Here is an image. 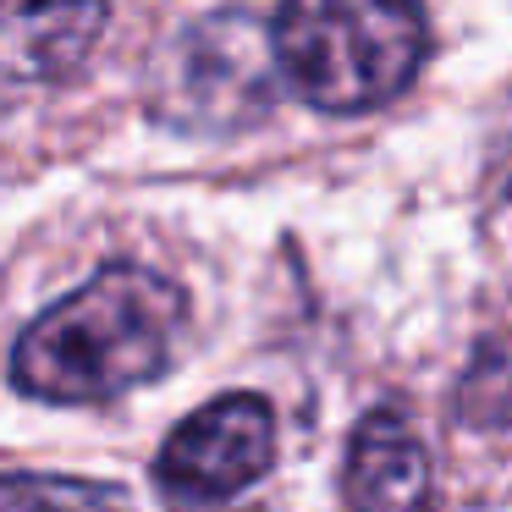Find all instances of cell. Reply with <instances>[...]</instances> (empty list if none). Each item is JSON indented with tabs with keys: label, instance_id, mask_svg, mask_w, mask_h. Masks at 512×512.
Wrapping results in <instances>:
<instances>
[{
	"label": "cell",
	"instance_id": "obj_5",
	"mask_svg": "<svg viewBox=\"0 0 512 512\" xmlns=\"http://www.w3.org/2000/svg\"><path fill=\"white\" fill-rule=\"evenodd\" d=\"M111 0H0V83H56L100 45Z\"/></svg>",
	"mask_w": 512,
	"mask_h": 512
},
{
	"label": "cell",
	"instance_id": "obj_7",
	"mask_svg": "<svg viewBox=\"0 0 512 512\" xmlns=\"http://www.w3.org/2000/svg\"><path fill=\"white\" fill-rule=\"evenodd\" d=\"M0 512H122V501L78 479H0Z\"/></svg>",
	"mask_w": 512,
	"mask_h": 512
},
{
	"label": "cell",
	"instance_id": "obj_6",
	"mask_svg": "<svg viewBox=\"0 0 512 512\" xmlns=\"http://www.w3.org/2000/svg\"><path fill=\"white\" fill-rule=\"evenodd\" d=\"M424 479H430V463H424V441L402 413L380 408L369 413L353 430V446H347V501L358 512H402L424 496Z\"/></svg>",
	"mask_w": 512,
	"mask_h": 512
},
{
	"label": "cell",
	"instance_id": "obj_1",
	"mask_svg": "<svg viewBox=\"0 0 512 512\" xmlns=\"http://www.w3.org/2000/svg\"><path fill=\"white\" fill-rule=\"evenodd\" d=\"M177 281L144 265H105L50 303L12 353V380L45 402H105L166 375L182 336Z\"/></svg>",
	"mask_w": 512,
	"mask_h": 512
},
{
	"label": "cell",
	"instance_id": "obj_3",
	"mask_svg": "<svg viewBox=\"0 0 512 512\" xmlns=\"http://www.w3.org/2000/svg\"><path fill=\"white\" fill-rule=\"evenodd\" d=\"M276 457V419L259 397L232 391L210 408L188 413L160 446V485L182 501H232L254 485Z\"/></svg>",
	"mask_w": 512,
	"mask_h": 512
},
{
	"label": "cell",
	"instance_id": "obj_4",
	"mask_svg": "<svg viewBox=\"0 0 512 512\" xmlns=\"http://www.w3.org/2000/svg\"><path fill=\"white\" fill-rule=\"evenodd\" d=\"M171 89H177V116H193V122H254L270 105V50L259 39L254 23L243 17H210L193 34L177 39L171 50Z\"/></svg>",
	"mask_w": 512,
	"mask_h": 512
},
{
	"label": "cell",
	"instance_id": "obj_2",
	"mask_svg": "<svg viewBox=\"0 0 512 512\" xmlns=\"http://www.w3.org/2000/svg\"><path fill=\"white\" fill-rule=\"evenodd\" d=\"M270 50L309 105L353 116L413 83L430 23L419 0H281Z\"/></svg>",
	"mask_w": 512,
	"mask_h": 512
}]
</instances>
